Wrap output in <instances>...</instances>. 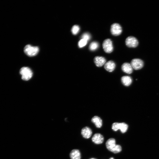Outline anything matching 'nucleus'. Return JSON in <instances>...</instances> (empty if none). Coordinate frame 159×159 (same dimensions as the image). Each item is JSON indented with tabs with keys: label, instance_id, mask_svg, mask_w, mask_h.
<instances>
[{
	"label": "nucleus",
	"instance_id": "obj_15",
	"mask_svg": "<svg viewBox=\"0 0 159 159\" xmlns=\"http://www.w3.org/2000/svg\"><path fill=\"white\" fill-rule=\"evenodd\" d=\"M122 82L125 86H130L132 82V80L131 77L128 76H124L122 77Z\"/></svg>",
	"mask_w": 159,
	"mask_h": 159
},
{
	"label": "nucleus",
	"instance_id": "obj_17",
	"mask_svg": "<svg viewBox=\"0 0 159 159\" xmlns=\"http://www.w3.org/2000/svg\"><path fill=\"white\" fill-rule=\"evenodd\" d=\"M99 45V44L96 41L93 42L89 45V49L92 51H95L98 48Z\"/></svg>",
	"mask_w": 159,
	"mask_h": 159
},
{
	"label": "nucleus",
	"instance_id": "obj_12",
	"mask_svg": "<svg viewBox=\"0 0 159 159\" xmlns=\"http://www.w3.org/2000/svg\"><path fill=\"white\" fill-rule=\"evenodd\" d=\"M122 71L126 73L130 74L133 72V68L131 64L124 63L122 65Z\"/></svg>",
	"mask_w": 159,
	"mask_h": 159
},
{
	"label": "nucleus",
	"instance_id": "obj_20",
	"mask_svg": "<svg viewBox=\"0 0 159 159\" xmlns=\"http://www.w3.org/2000/svg\"><path fill=\"white\" fill-rule=\"evenodd\" d=\"M82 39H84L87 41L90 40L91 37V35L88 33H84L82 36Z\"/></svg>",
	"mask_w": 159,
	"mask_h": 159
},
{
	"label": "nucleus",
	"instance_id": "obj_9",
	"mask_svg": "<svg viewBox=\"0 0 159 159\" xmlns=\"http://www.w3.org/2000/svg\"><path fill=\"white\" fill-rule=\"evenodd\" d=\"M94 62L98 67H101L106 63V59L101 56H96L94 59Z\"/></svg>",
	"mask_w": 159,
	"mask_h": 159
},
{
	"label": "nucleus",
	"instance_id": "obj_1",
	"mask_svg": "<svg viewBox=\"0 0 159 159\" xmlns=\"http://www.w3.org/2000/svg\"><path fill=\"white\" fill-rule=\"evenodd\" d=\"M39 48L37 46H33L30 45H26L24 48L25 54L29 57L36 56L39 52Z\"/></svg>",
	"mask_w": 159,
	"mask_h": 159
},
{
	"label": "nucleus",
	"instance_id": "obj_16",
	"mask_svg": "<svg viewBox=\"0 0 159 159\" xmlns=\"http://www.w3.org/2000/svg\"><path fill=\"white\" fill-rule=\"evenodd\" d=\"M70 156L71 159H81V154L78 150H74L71 152Z\"/></svg>",
	"mask_w": 159,
	"mask_h": 159
},
{
	"label": "nucleus",
	"instance_id": "obj_2",
	"mask_svg": "<svg viewBox=\"0 0 159 159\" xmlns=\"http://www.w3.org/2000/svg\"><path fill=\"white\" fill-rule=\"evenodd\" d=\"M22 75V78L24 81H28L30 79L33 75V73L30 68L27 67H22L20 71Z\"/></svg>",
	"mask_w": 159,
	"mask_h": 159
},
{
	"label": "nucleus",
	"instance_id": "obj_4",
	"mask_svg": "<svg viewBox=\"0 0 159 159\" xmlns=\"http://www.w3.org/2000/svg\"><path fill=\"white\" fill-rule=\"evenodd\" d=\"M128 128V125L124 123H114L113 124L112 126V129L114 131H116L119 130H120L122 133H124L126 132Z\"/></svg>",
	"mask_w": 159,
	"mask_h": 159
},
{
	"label": "nucleus",
	"instance_id": "obj_11",
	"mask_svg": "<svg viewBox=\"0 0 159 159\" xmlns=\"http://www.w3.org/2000/svg\"><path fill=\"white\" fill-rule=\"evenodd\" d=\"M92 134L91 129L88 127L83 128L82 130V134L83 137L85 138H90Z\"/></svg>",
	"mask_w": 159,
	"mask_h": 159
},
{
	"label": "nucleus",
	"instance_id": "obj_22",
	"mask_svg": "<svg viewBox=\"0 0 159 159\" xmlns=\"http://www.w3.org/2000/svg\"><path fill=\"white\" fill-rule=\"evenodd\" d=\"M90 159H96L94 158H91Z\"/></svg>",
	"mask_w": 159,
	"mask_h": 159
},
{
	"label": "nucleus",
	"instance_id": "obj_18",
	"mask_svg": "<svg viewBox=\"0 0 159 159\" xmlns=\"http://www.w3.org/2000/svg\"><path fill=\"white\" fill-rule=\"evenodd\" d=\"M80 29L79 26L77 25H74L72 27L71 32L72 34L75 35H77L79 32Z\"/></svg>",
	"mask_w": 159,
	"mask_h": 159
},
{
	"label": "nucleus",
	"instance_id": "obj_19",
	"mask_svg": "<svg viewBox=\"0 0 159 159\" xmlns=\"http://www.w3.org/2000/svg\"><path fill=\"white\" fill-rule=\"evenodd\" d=\"M87 43V41L84 39H82L78 43V46L79 48H82L85 46Z\"/></svg>",
	"mask_w": 159,
	"mask_h": 159
},
{
	"label": "nucleus",
	"instance_id": "obj_5",
	"mask_svg": "<svg viewBox=\"0 0 159 159\" xmlns=\"http://www.w3.org/2000/svg\"><path fill=\"white\" fill-rule=\"evenodd\" d=\"M125 43L126 45L129 47L135 48L138 44L137 39L133 36H129L126 39Z\"/></svg>",
	"mask_w": 159,
	"mask_h": 159
},
{
	"label": "nucleus",
	"instance_id": "obj_7",
	"mask_svg": "<svg viewBox=\"0 0 159 159\" xmlns=\"http://www.w3.org/2000/svg\"><path fill=\"white\" fill-rule=\"evenodd\" d=\"M131 64L133 69L137 70L140 69L143 67L144 63L140 59H134L132 61Z\"/></svg>",
	"mask_w": 159,
	"mask_h": 159
},
{
	"label": "nucleus",
	"instance_id": "obj_21",
	"mask_svg": "<svg viewBox=\"0 0 159 159\" xmlns=\"http://www.w3.org/2000/svg\"><path fill=\"white\" fill-rule=\"evenodd\" d=\"M109 159H114L113 157H111Z\"/></svg>",
	"mask_w": 159,
	"mask_h": 159
},
{
	"label": "nucleus",
	"instance_id": "obj_14",
	"mask_svg": "<svg viewBox=\"0 0 159 159\" xmlns=\"http://www.w3.org/2000/svg\"><path fill=\"white\" fill-rule=\"evenodd\" d=\"M92 122L94 124L97 128H100L102 125V119L97 116H95L92 119Z\"/></svg>",
	"mask_w": 159,
	"mask_h": 159
},
{
	"label": "nucleus",
	"instance_id": "obj_10",
	"mask_svg": "<svg viewBox=\"0 0 159 159\" xmlns=\"http://www.w3.org/2000/svg\"><path fill=\"white\" fill-rule=\"evenodd\" d=\"M92 140L96 144H102L104 142V137L100 134H96L93 137Z\"/></svg>",
	"mask_w": 159,
	"mask_h": 159
},
{
	"label": "nucleus",
	"instance_id": "obj_3",
	"mask_svg": "<svg viewBox=\"0 0 159 159\" xmlns=\"http://www.w3.org/2000/svg\"><path fill=\"white\" fill-rule=\"evenodd\" d=\"M103 47L104 51L107 53H111L113 51L112 42L110 39L105 40L103 43Z\"/></svg>",
	"mask_w": 159,
	"mask_h": 159
},
{
	"label": "nucleus",
	"instance_id": "obj_8",
	"mask_svg": "<svg viewBox=\"0 0 159 159\" xmlns=\"http://www.w3.org/2000/svg\"><path fill=\"white\" fill-rule=\"evenodd\" d=\"M106 146L108 150L112 152L116 146L115 139L113 138L109 139L106 142Z\"/></svg>",
	"mask_w": 159,
	"mask_h": 159
},
{
	"label": "nucleus",
	"instance_id": "obj_6",
	"mask_svg": "<svg viewBox=\"0 0 159 159\" xmlns=\"http://www.w3.org/2000/svg\"><path fill=\"white\" fill-rule=\"evenodd\" d=\"M122 31V28L119 24L115 23L111 26V32L112 34L115 36H118L120 35Z\"/></svg>",
	"mask_w": 159,
	"mask_h": 159
},
{
	"label": "nucleus",
	"instance_id": "obj_13",
	"mask_svg": "<svg viewBox=\"0 0 159 159\" xmlns=\"http://www.w3.org/2000/svg\"><path fill=\"white\" fill-rule=\"evenodd\" d=\"M104 67L107 71L111 72L114 70L116 65L113 61H110L106 63L104 65Z\"/></svg>",
	"mask_w": 159,
	"mask_h": 159
}]
</instances>
